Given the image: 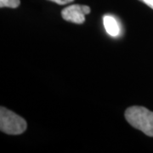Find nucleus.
<instances>
[{
  "instance_id": "nucleus-1",
  "label": "nucleus",
  "mask_w": 153,
  "mask_h": 153,
  "mask_svg": "<svg viewBox=\"0 0 153 153\" xmlns=\"http://www.w3.org/2000/svg\"><path fill=\"white\" fill-rule=\"evenodd\" d=\"M128 123L147 136L153 137V112L143 106H131L125 111Z\"/></svg>"
},
{
  "instance_id": "nucleus-2",
  "label": "nucleus",
  "mask_w": 153,
  "mask_h": 153,
  "mask_svg": "<svg viewBox=\"0 0 153 153\" xmlns=\"http://www.w3.org/2000/svg\"><path fill=\"white\" fill-rule=\"evenodd\" d=\"M27 122L19 115L5 107L0 108V130L10 135H18L26 131Z\"/></svg>"
},
{
  "instance_id": "nucleus-3",
  "label": "nucleus",
  "mask_w": 153,
  "mask_h": 153,
  "mask_svg": "<svg viewBox=\"0 0 153 153\" xmlns=\"http://www.w3.org/2000/svg\"><path fill=\"white\" fill-rule=\"evenodd\" d=\"M90 13V8L87 5L73 4L65 8L61 11L62 18L66 22L82 24L85 22V15Z\"/></svg>"
},
{
  "instance_id": "nucleus-4",
  "label": "nucleus",
  "mask_w": 153,
  "mask_h": 153,
  "mask_svg": "<svg viewBox=\"0 0 153 153\" xmlns=\"http://www.w3.org/2000/svg\"><path fill=\"white\" fill-rule=\"evenodd\" d=\"M105 29L110 36L117 37L120 33V26L117 21L111 16H105L103 18Z\"/></svg>"
},
{
  "instance_id": "nucleus-5",
  "label": "nucleus",
  "mask_w": 153,
  "mask_h": 153,
  "mask_svg": "<svg viewBox=\"0 0 153 153\" xmlns=\"http://www.w3.org/2000/svg\"><path fill=\"white\" fill-rule=\"evenodd\" d=\"M20 4H21L20 0H0V8L8 7V8L16 9L20 5Z\"/></svg>"
},
{
  "instance_id": "nucleus-6",
  "label": "nucleus",
  "mask_w": 153,
  "mask_h": 153,
  "mask_svg": "<svg viewBox=\"0 0 153 153\" xmlns=\"http://www.w3.org/2000/svg\"><path fill=\"white\" fill-rule=\"evenodd\" d=\"M49 1L56 3L58 4H60V5H64V4H69V3L73 2L74 0H49Z\"/></svg>"
},
{
  "instance_id": "nucleus-7",
  "label": "nucleus",
  "mask_w": 153,
  "mask_h": 153,
  "mask_svg": "<svg viewBox=\"0 0 153 153\" xmlns=\"http://www.w3.org/2000/svg\"><path fill=\"white\" fill-rule=\"evenodd\" d=\"M140 1L143 2L144 4H146V5L149 6L150 8H152L153 10V0H140Z\"/></svg>"
}]
</instances>
